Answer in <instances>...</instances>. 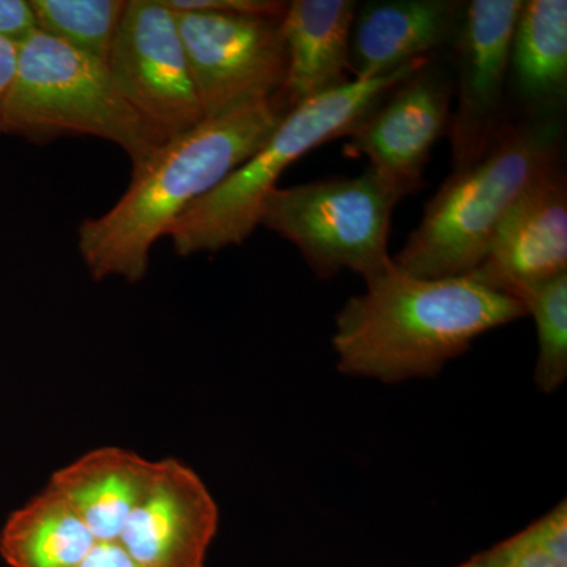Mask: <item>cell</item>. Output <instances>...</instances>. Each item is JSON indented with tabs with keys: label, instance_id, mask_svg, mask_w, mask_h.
Wrapping results in <instances>:
<instances>
[{
	"label": "cell",
	"instance_id": "30bf717a",
	"mask_svg": "<svg viewBox=\"0 0 567 567\" xmlns=\"http://www.w3.org/2000/svg\"><path fill=\"white\" fill-rule=\"evenodd\" d=\"M453 96V78L431 59L361 118L346 152L365 156L369 169L402 196L416 193L432 148L446 134Z\"/></svg>",
	"mask_w": 567,
	"mask_h": 567
},
{
	"label": "cell",
	"instance_id": "4fadbf2b",
	"mask_svg": "<svg viewBox=\"0 0 567 567\" xmlns=\"http://www.w3.org/2000/svg\"><path fill=\"white\" fill-rule=\"evenodd\" d=\"M464 6L454 0L358 3L349 52L353 81L374 80L431 59L453 43Z\"/></svg>",
	"mask_w": 567,
	"mask_h": 567
},
{
	"label": "cell",
	"instance_id": "5b68a950",
	"mask_svg": "<svg viewBox=\"0 0 567 567\" xmlns=\"http://www.w3.org/2000/svg\"><path fill=\"white\" fill-rule=\"evenodd\" d=\"M0 133L33 144L92 136L118 145L140 169L158 151L115 87L107 63L37 31L18 44Z\"/></svg>",
	"mask_w": 567,
	"mask_h": 567
},
{
	"label": "cell",
	"instance_id": "7a4b0ae2",
	"mask_svg": "<svg viewBox=\"0 0 567 567\" xmlns=\"http://www.w3.org/2000/svg\"><path fill=\"white\" fill-rule=\"evenodd\" d=\"M286 114L276 96L246 104L205 118L153 153L133 171L121 200L100 218L85 219L78 230V249L92 278L144 279L156 241L193 204L248 162Z\"/></svg>",
	"mask_w": 567,
	"mask_h": 567
},
{
	"label": "cell",
	"instance_id": "d6986e66",
	"mask_svg": "<svg viewBox=\"0 0 567 567\" xmlns=\"http://www.w3.org/2000/svg\"><path fill=\"white\" fill-rule=\"evenodd\" d=\"M536 324L537 390L551 394L567 379V274L548 281L522 287L513 293Z\"/></svg>",
	"mask_w": 567,
	"mask_h": 567
},
{
	"label": "cell",
	"instance_id": "ac0fdd59",
	"mask_svg": "<svg viewBox=\"0 0 567 567\" xmlns=\"http://www.w3.org/2000/svg\"><path fill=\"white\" fill-rule=\"evenodd\" d=\"M39 31L107 63L126 0H31Z\"/></svg>",
	"mask_w": 567,
	"mask_h": 567
},
{
	"label": "cell",
	"instance_id": "9a60e30c",
	"mask_svg": "<svg viewBox=\"0 0 567 567\" xmlns=\"http://www.w3.org/2000/svg\"><path fill=\"white\" fill-rule=\"evenodd\" d=\"M156 472L158 462L133 451L100 447L55 472L48 487L69 503L96 543H118Z\"/></svg>",
	"mask_w": 567,
	"mask_h": 567
},
{
	"label": "cell",
	"instance_id": "2e32d148",
	"mask_svg": "<svg viewBox=\"0 0 567 567\" xmlns=\"http://www.w3.org/2000/svg\"><path fill=\"white\" fill-rule=\"evenodd\" d=\"M511 78L528 118L561 117L567 96L566 0L522 3L511 43Z\"/></svg>",
	"mask_w": 567,
	"mask_h": 567
},
{
	"label": "cell",
	"instance_id": "5bb4252c",
	"mask_svg": "<svg viewBox=\"0 0 567 567\" xmlns=\"http://www.w3.org/2000/svg\"><path fill=\"white\" fill-rule=\"evenodd\" d=\"M357 9L354 0L287 2L281 20L287 74L276 95L284 110L292 111L350 82L347 73Z\"/></svg>",
	"mask_w": 567,
	"mask_h": 567
},
{
	"label": "cell",
	"instance_id": "3957f363",
	"mask_svg": "<svg viewBox=\"0 0 567 567\" xmlns=\"http://www.w3.org/2000/svg\"><path fill=\"white\" fill-rule=\"evenodd\" d=\"M561 137V117L506 122L486 155L453 171L425 204L420 226L393 257L394 264L417 278L473 274L520 194L558 162Z\"/></svg>",
	"mask_w": 567,
	"mask_h": 567
},
{
	"label": "cell",
	"instance_id": "277c9868",
	"mask_svg": "<svg viewBox=\"0 0 567 567\" xmlns=\"http://www.w3.org/2000/svg\"><path fill=\"white\" fill-rule=\"evenodd\" d=\"M431 59H421L374 80L347 82L287 112L248 162L174 223L166 237L173 240L175 252L188 257L244 244L260 226L265 199L278 188L287 167L320 145L349 136L391 89Z\"/></svg>",
	"mask_w": 567,
	"mask_h": 567
},
{
	"label": "cell",
	"instance_id": "ffe728a7",
	"mask_svg": "<svg viewBox=\"0 0 567 567\" xmlns=\"http://www.w3.org/2000/svg\"><path fill=\"white\" fill-rule=\"evenodd\" d=\"M518 535L520 546L514 567H567L566 502L559 503Z\"/></svg>",
	"mask_w": 567,
	"mask_h": 567
},
{
	"label": "cell",
	"instance_id": "d4e9b609",
	"mask_svg": "<svg viewBox=\"0 0 567 567\" xmlns=\"http://www.w3.org/2000/svg\"><path fill=\"white\" fill-rule=\"evenodd\" d=\"M17 61L18 44L0 40V114H2L3 102H6L11 81H13ZM0 136H2V133H0Z\"/></svg>",
	"mask_w": 567,
	"mask_h": 567
},
{
	"label": "cell",
	"instance_id": "8992f818",
	"mask_svg": "<svg viewBox=\"0 0 567 567\" xmlns=\"http://www.w3.org/2000/svg\"><path fill=\"white\" fill-rule=\"evenodd\" d=\"M404 199L372 169L358 177H331L275 188L260 224L301 252L317 278L352 271L365 281L390 268L391 216Z\"/></svg>",
	"mask_w": 567,
	"mask_h": 567
},
{
	"label": "cell",
	"instance_id": "7402d4cb",
	"mask_svg": "<svg viewBox=\"0 0 567 567\" xmlns=\"http://www.w3.org/2000/svg\"><path fill=\"white\" fill-rule=\"evenodd\" d=\"M37 31L31 0H0V40L20 44Z\"/></svg>",
	"mask_w": 567,
	"mask_h": 567
},
{
	"label": "cell",
	"instance_id": "603a6c76",
	"mask_svg": "<svg viewBox=\"0 0 567 567\" xmlns=\"http://www.w3.org/2000/svg\"><path fill=\"white\" fill-rule=\"evenodd\" d=\"M518 546H520V535L516 533L456 567H514Z\"/></svg>",
	"mask_w": 567,
	"mask_h": 567
},
{
	"label": "cell",
	"instance_id": "9c48e42d",
	"mask_svg": "<svg viewBox=\"0 0 567 567\" xmlns=\"http://www.w3.org/2000/svg\"><path fill=\"white\" fill-rule=\"evenodd\" d=\"M522 0H473L462 10L454 35L456 110L446 136L454 171L486 155L499 130L511 71V43Z\"/></svg>",
	"mask_w": 567,
	"mask_h": 567
},
{
	"label": "cell",
	"instance_id": "44dd1931",
	"mask_svg": "<svg viewBox=\"0 0 567 567\" xmlns=\"http://www.w3.org/2000/svg\"><path fill=\"white\" fill-rule=\"evenodd\" d=\"M177 11H218V13L249 14V17L281 20L287 2L279 0H163Z\"/></svg>",
	"mask_w": 567,
	"mask_h": 567
},
{
	"label": "cell",
	"instance_id": "ba28073f",
	"mask_svg": "<svg viewBox=\"0 0 567 567\" xmlns=\"http://www.w3.org/2000/svg\"><path fill=\"white\" fill-rule=\"evenodd\" d=\"M174 13L205 118L275 99L281 92L287 74L282 18L218 11Z\"/></svg>",
	"mask_w": 567,
	"mask_h": 567
},
{
	"label": "cell",
	"instance_id": "6da1fadb",
	"mask_svg": "<svg viewBox=\"0 0 567 567\" xmlns=\"http://www.w3.org/2000/svg\"><path fill=\"white\" fill-rule=\"evenodd\" d=\"M525 316L475 276L417 278L393 260L339 309L331 344L342 375L394 385L434 379L480 336Z\"/></svg>",
	"mask_w": 567,
	"mask_h": 567
},
{
	"label": "cell",
	"instance_id": "52a82bcc",
	"mask_svg": "<svg viewBox=\"0 0 567 567\" xmlns=\"http://www.w3.org/2000/svg\"><path fill=\"white\" fill-rule=\"evenodd\" d=\"M107 69L156 148L205 121L174 10L126 0Z\"/></svg>",
	"mask_w": 567,
	"mask_h": 567
},
{
	"label": "cell",
	"instance_id": "cb8c5ba5",
	"mask_svg": "<svg viewBox=\"0 0 567 567\" xmlns=\"http://www.w3.org/2000/svg\"><path fill=\"white\" fill-rule=\"evenodd\" d=\"M78 567H140L118 543H95Z\"/></svg>",
	"mask_w": 567,
	"mask_h": 567
},
{
	"label": "cell",
	"instance_id": "7c38bea8",
	"mask_svg": "<svg viewBox=\"0 0 567 567\" xmlns=\"http://www.w3.org/2000/svg\"><path fill=\"white\" fill-rule=\"evenodd\" d=\"M218 525V505L204 481L166 458L118 544L140 567H204Z\"/></svg>",
	"mask_w": 567,
	"mask_h": 567
},
{
	"label": "cell",
	"instance_id": "e0dca14e",
	"mask_svg": "<svg viewBox=\"0 0 567 567\" xmlns=\"http://www.w3.org/2000/svg\"><path fill=\"white\" fill-rule=\"evenodd\" d=\"M95 543L69 503L47 487L11 514L0 554L11 567H78Z\"/></svg>",
	"mask_w": 567,
	"mask_h": 567
},
{
	"label": "cell",
	"instance_id": "8fae6325",
	"mask_svg": "<svg viewBox=\"0 0 567 567\" xmlns=\"http://www.w3.org/2000/svg\"><path fill=\"white\" fill-rule=\"evenodd\" d=\"M567 274V177L558 162L547 166L516 204L472 276L513 297L522 287Z\"/></svg>",
	"mask_w": 567,
	"mask_h": 567
}]
</instances>
